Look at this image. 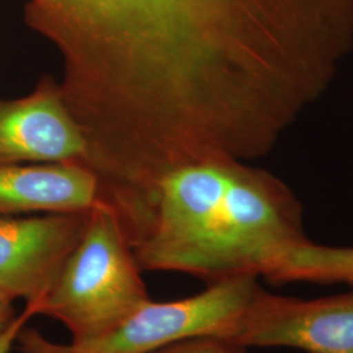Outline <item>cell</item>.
Instances as JSON below:
<instances>
[{
  "label": "cell",
  "instance_id": "1",
  "mask_svg": "<svg viewBox=\"0 0 353 353\" xmlns=\"http://www.w3.org/2000/svg\"><path fill=\"white\" fill-rule=\"evenodd\" d=\"M309 240L303 203L281 178L252 163L211 160L160 182L151 227L134 254L141 271L186 274L211 285L265 279Z\"/></svg>",
  "mask_w": 353,
  "mask_h": 353
},
{
  "label": "cell",
  "instance_id": "2",
  "mask_svg": "<svg viewBox=\"0 0 353 353\" xmlns=\"http://www.w3.org/2000/svg\"><path fill=\"white\" fill-rule=\"evenodd\" d=\"M141 268L113 211L94 208L88 227L37 316H50L71 332V341L99 339L121 326L151 299Z\"/></svg>",
  "mask_w": 353,
  "mask_h": 353
},
{
  "label": "cell",
  "instance_id": "3",
  "mask_svg": "<svg viewBox=\"0 0 353 353\" xmlns=\"http://www.w3.org/2000/svg\"><path fill=\"white\" fill-rule=\"evenodd\" d=\"M261 287L259 279H233L186 299L150 300L112 332L85 343H57L26 327L16 343L21 353H153L191 338L232 341Z\"/></svg>",
  "mask_w": 353,
  "mask_h": 353
},
{
  "label": "cell",
  "instance_id": "4",
  "mask_svg": "<svg viewBox=\"0 0 353 353\" xmlns=\"http://www.w3.org/2000/svg\"><path fill=\"white\" fill-rule=\"evenodd\" d=\"M232 341L248 350L353 353V292L306 300L261 287Z\"/></svg>",
  "mask_w": 353,
  "mask_h": 353
},
{
  "label": "cell",
  "instance_id": "5",
  "mask_svg": "<svg viewBox=\"0 0 353 353\" xmlns=\"http://www.w3.org/2000/svg\"><path fill=\"white\" fill-rule=\"evenodd\" d=\"M90 212L0 217V293L41 301L83 239Z\"/></svg>",
  "mask_w": 353,
  "mask_h": 353
},
{
  "label": "cell",
  "instance_id": "6",
  "mask_svg": "<svg viewBox=\"0 0 353 353\" xmlns=\"http://www.w3.org/2000/svg\"><path fill=\"white\" fill-rule=\"evenodd\" d=\"M49 163L89 166L87 141L61 81L45 75L26 96L0 97V165Z\"/></svg>",
  "mask_w": 353,
  "mask_h": 353
},
{
  "label": "cell",
  "instance_id": "7",
  "mask_svg": "<svg viewBox=\"0 0 353 353\" xmlns=\"http://www.w3.org/2000/svg\"><path fill=\"white\" fill-rule=\"evenodd\" d=\"M94 208L110 210L101 181L88 165H0V217L84 212Z\"/></svg>",
  "mask_w": 353,
  "mask_h": 353
},
{
  "label": "cell",
  "instance_id": "8",
  "mask_svg": "<svg viewBox=\"0 0 353 353\" xmlns=\"http://www.w3.org/2000/svg\"><path fill=\"white\" fill-rule=\"evenodd\" d=\"M265 279L274 284L307 281L353 285V246L306 241L287 252Z\"/></svg>",
  "mask_w": 353,
  "mask_h": 353
},
{
  "label": "cell",
  "instance_id": "9",
  "mask_svg": "<svg viewBox=\"0 0 353 353\" xmlns=\"http://www.w3.org/2000/svg\"><path fill=\"white\" fill-rule=\"evenodd\" d=\"M151 1L153 0H32L30 6L62 12L101 14L134 10Z\"/></svg>",
  "mask_w": 353,
  "mask_h": 353
},
{
  "label": "cell",
  "instance_id": "10",
  "mask_svg": "<svg viewBox=\"0 0 353 353\" xmlns=\"http://www.w3.org/2000/svg\"><path fill=\"white\" fill-rule=\"evenodd\" d=\"M153 353H249L248 348L220 338H191Z\"/></svg>",
  "mask_w": 353,
  "mask_h": 353
},
{
  "label": "cell",
  "instance_id": "11",
  "mask_svg": "<svg viewBox=\"0 0 353 353\" xmlns=\"http://www.w3.org/2000/svg\"><path fill=\"white\" fill-rule=\"evenodd\" d=\"M37 316V307L33 303H26V309L16 316L12 323L0 334V353H10L13 344L17 341L19 334L26 327L28 321Z\"/></svg>",
  "mask_w": 353,
  "mask_h": 353
},
{
  "label": "cell",
  "instance_id": "12",
  "mask_svg": "<svg viewBox=\"0 0 353 353\" xmlns=\"http://www.w3.org/2000/svg\"><path fill=\"white\" fill-rule=\"evenodd\" d=\"M14 318L16 314L13 309V301L0 293V334L12 323Z\"/></svg>",
  "mask_w": 353,
  "mask_h": 353
}]
</instances>
